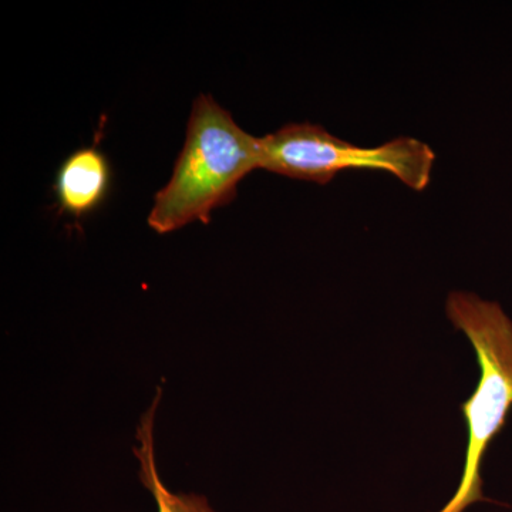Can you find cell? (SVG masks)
I'll return each mask as SVG.
<instances>
[{"instance_id":"obj_1","label":"cell","mask_w":512,"mask_h":512,"mask_svg":"<svg viewBox=\"0 0 512 512\" xmlns=\"http://www.w3.org/2000/svg\"><path fill=\"white\" fill-rule=\"evenodd\" d=\"M261 168V138L238 126L211 96L192 104L187 138L174 173L157 192L148 225L157 234L202 222L237 197L238 184Z\"/></svg>"},{"instance_id":"obj_3","label":"cell","mask_w":512,"mask_h":512,"mask_svg":"<svg viewBox=\"0 0 512 512\" xmlns=\"http://www.w3.org/2000/svg\"><path fill=\"white\" fill-rule=\"evenodd\" d=\"M434 161L433 148L417 138L360 147L308 121L286 124L261 138L262 170L322 185L345 170H377L393 174L414 191H424L431 183Z\"/></svg>"},{"instance_id":"obj_4","label":"cell","mask_w":512,"mask_h":512,"mask_svg":"<svg viewBox=\"0 0 512 512\" xmlns=\"http://www.w3.org/2000/svg\"><path fill=\"white\" fill-rule=\"evenodd\" d=\"M111 185L109 158L97 147L74 151L59 168L55 194L60 212L74 218L92 214L106 201Z\"/></svg>"},{"instance_id":"obj_5","label":"cell","mask_w":512,"mask_h":512,"mask_svg":"<svg viewBox=\"0 0 512 512\" xmlns=\"http://www.w3.org/2000/svg\"><path fill=\"white\" fill-rule=\"evenodd\" d=\"M160 397L161 390L158 389L156 400L144 414L137 431L140 446L134 448V454L140 461L141 483L146 485L156 498L158 512H215L205 497L170 493L158 476L156 456H154V417H156Z\"/></svg>"},{"instance_id":"obj_2","label":"cell","mask_w":512,"mask_h":512,"mask_svg":"<svg viewBox=\"0 0 512 512\" xmlns=\"http://www.w3.org/2000/svg\"><path fill=\"white\" fill-rule=\"evenodd\" d=\"M446 309L454 328L473 345L480 366L477 389L461 404L468 429L463 477L456 494L439 511L464 512L471 504L488 501L481 466L512 410V322L498 303L474 293H450Z\"/></svg>"}]
</instances>
